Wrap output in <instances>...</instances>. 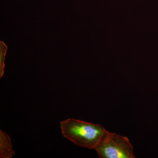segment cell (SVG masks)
<instances>
[{
	"label": "cell",
	"instance_id": "6da1fadb",
	"mask_svg": "<svg viewBox=\"0 0 158 158\" xmlns=\"http://www.w3.org/2000/svg\"><path fill=\"white\" fill-rule=\"evenodd\" d=\"M62 136L73 144L90 149H95L107 132L100 124L74 118L60 123Z\"/></svg>",
	"mask_w": 158,
	"mask_h": 158
},
{
	"label": "cell",
	"instance_id": "7a4b0ae2",
	"mask_svg": "<svg viewBox=\"0 0 158 158\" xmlns=\"http://www.w3.org/2000/svg\"><path fill=\"white\" fill-rule=\"evenodd\" d=\"M94 150L101 158H135L127 137L108 131Z\"/></svg>",
	"mask_w": 158,
	"mask_h": 158
},
{
	"label": "cell",
	"instance_id": "3957f363",
	"mask_svg": "<svg viewBox=\"0 0 158 158\" xmlns=\"http://www.w3.org/2000/svg\"><path fill=\"white\" fill-rule=\"evenodd\" d=\"M15 155L11 138L7 133L0 130V158H11Z\"/></svg>",
	"mask_w": 158,
	"mask_h": 158
}]
</instances>
